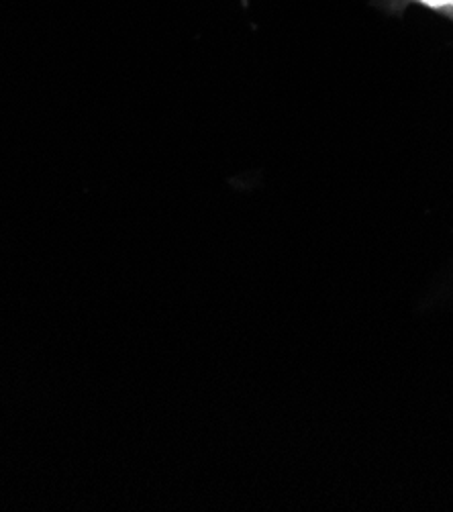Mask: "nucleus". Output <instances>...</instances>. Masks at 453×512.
Returning a JSON list of instances; mask_svg holds the SVG:
<instances>
[{
  "label": "nucleus",
  "mask_w": 453,
  "mask_h": 512,
  "mask_svg": "<svg viewBox=\"0 0 453 512\" xmlns=\"http://www.w3.org/2000/svg\"><path fill=\"white\" fill-rule=\"evenodd\" d=\"M429 9H453V0H417Z\"/></svg>",
  "instance_id": "obj_1"
}]
</instances>
